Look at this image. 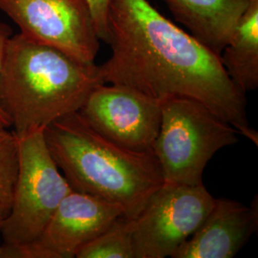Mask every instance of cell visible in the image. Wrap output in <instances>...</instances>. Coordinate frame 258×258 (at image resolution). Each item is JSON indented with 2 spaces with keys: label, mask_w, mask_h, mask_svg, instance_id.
<instances>
[{
  "label": "cell",
  "mask_w": 258,
  "mask_h": 258,
  "mask_svg": "<svg viewBox=\"0 0 258 258\" xmlns=\"http://www.w3.org/2000/svg\"><path fill=\"white\" fill-rule=\"evenodd\" d=\"M105 42L112 55L99 66L102 83L130 87L159 101L196 100L257 146L246 94L231 81L220 56L148 0H111Z\"/></svg>",
  "instance_id": "obj_1"
},
{
  "label": "cell",
  "mask_w": 258,
  "mask_h": 258,
  "mask_svg": "<svg viewBox=\"0 0 258 258\" xmlns=\"http://www.w3.org/2000/svg\"><path fill=\"white\" fill-rule=\"evenodd\" d=\"M100 84L94 62L19 33L8 39L0 67V109L19 137L78 112Z\"/></svg>",
  "instance_id": "obj_2"
},
{
  "label": "cell",
  "mask_w": 258,
  "mask_h": 258,
  "mask_svg": "<svg viewBox=\"0 0 258 258\" xmlns=\"http://www.w3.org/2000/svg\"><path fill=\"white\" fill-rule=\"evenodd\" d=\"M43 134L72 189L119 205L126 218L135 219L164 184L153 152L121 148L92 128L79 112L54 120Z\"/></svg>",
  "instance_id": "obj_3"
},
{
  "label": "cell",
  "mask_w": 258,
  "mask_h": 258,
  "mask_svg": "<svg viewBox=\"0 0 258 258\" xmlns=\"http://www.w3.org/2000/svg\"><path fill=\"white\" fill-rule=\"evenodd\" d=\"M238 131L202 102L184 97L161 101L153 153L164 184H202L205 167L222 148L238 142Z\"/></svg>",
  "instance_id": "obj_4"
},
{
  "label": "cell",
  "mask_w": 258,
  "mask_h": 258,
  "mask_svg": "<svg viewBox=\"0 0 258 258\" xmlns=\"http://www.w3.org/2000/svg\"><path fill=\"white\" fill-rule=\"evenodd\" d=\"M44 128L18 138V173L9 213L3 222L4 247L36 239L62 199L73 189L47 147Z\"/></svg>",
  "instance_id": "obj_5"
},
{
  "label": "cell",
  "mask_w": 258,
  "mask_h": 258,
  "mask_svg": "<svg viewBox=\"0 0 258 258\" xmlns=\"http://www.w3.org/2000/svg\"><path fill=\"white\" fill-rule=\"evenodd\" d=\"M214 201L203 183L162 184L134 219L135 258L172 257L203 224Z\"/></svg>",
  "instance_id": "obj_6"
},
{
  "label": "cell",
  "mask_w": 258,
  "mask_h": 258,
  "mask_svg": "<svg viewBox=\"0 0 258 258\" xmlns=\"http://www.w3.org/2000/svg\"><path fill=\"white\" fill-rule=\"evenodd\" d=\"M0 10L24 37L94 62L100 38L86 0H0Z\"/></svg>",
  "instance_id": "obj_7"
},
{
  "label": "cell",
  "mask_w": 258,
  "mask_h": 258,
  "mask_svg": "<svg viewBox=\"0 0 258 258\" xmlns=\"http://www.w3.org/2000/svg\"><path fill=\"white\" fill-rule=\"evenodd\" d=\"M120 216L123 210L119 205L72 190L36 239L19 247L1 246L0 258L76 257Z\"/></svg>",
  "instance_id": "obj_8"
},
{
  "label": "cell",
  "mask_w": 258,
  "mask_h": 258,
  "mask_svg": "<svg viewBox=\"0 0 258 258\" xmlns=\"http://www.w3.org/2000/svg\"><path fill=\"white\" fill-rule=\"evenodd\" d=\"M104 138L136 152H153L161 123V101L137 90L100 84L78 111Z\"/></svg>",
  "instance_id": "obj_9"
},
{
  "label": "cell",
  "mask_w": 258,
  "mask_h": 258,
  "mask_svg": "<svg viewBox=\"0 0 258 258\" xmlns=\"http://www.w3.org/2000/svg\"><path fill=\"white\" fill-rule=\"evenodd\" d=\"M257 199L249 207L227 198L215 199L203 224L172 258H232L256 232Z\"/></svg>",
  "instance_id": "obj_10"
},
{
  "label": "cell",
  "mask_w": 258,
  "mask_h": 258,
  "mask_svg": "<svg viewBox=\"0 0 258 258\" xmlns=\"http://www.w3.org/2000/svg\"><path fill=\"white\" fill-rule=\"evenodd\" d=\"M176 21L214 54L221 55L249 0H164Z\"/></svg>",
  "instance_id": "obj_11"
},
{
  "label": "cell",
  "mask_w": 258,
  "mask_h": 258,
  "mask_svg": "<svg viewBox=\"0 0 258 258\" xmlns=\"http://www.w3.org/2000/svg\"><path fill=\"white\" fill-rule=\"evenodd\" d=\"M220 59L231 81L242 92L246 94L257 88L258 0H249Z\"/></svg>",
  "instance_id": "obj_12"
},
{
  "label": "cell",
  "mask_w": 258,
  "mask_h": 258,
  "mask_svg": "<svg viewBox=\"0 0 258 258\" xmlns=\"http://www.w3.org/2000/svg\"><path fill=\"white\" fill-rule=\"evenodd\" d=\"M134 219L120 216L95 239L85 245L77 258H135Z\"/></svg>",
  "instance_id": "obj_13"
},
{
  "label": "cell",
  "mask_w": 258,
  "mask_h": 258,
  "mask_svg": "<svg viewBox=\"0 0 258 258\" xmlns=\"http://www.w3.org/2000/svg\"><path fill=\"white\" fill-rule=\"evenodd\" d=\"M18 173V138L0 123V204L11 208Z\"/></svg>",
  "instance_id": "obj_14"
},
{
  "label": "cell",
  "mask_w": 258,
  "mask_h": 258,
  "mask_svg": "<svg viewBox=\"0 0 258 258\" xmlns=\"http://www.w3.org/2000/svg\"><path fill=\"white\" fill-rule=\"evenodd\" d=\"M92 14L93 20L100 39L107 38V15L111 0H86Z\"/></svg>",
  "instance_id": "obj_15"
},
{
  "label": "cell",
  "mask_w": 258,
  "mask_h": 258,
  "mask_svg": "<svg viewBox=\"0 0 258 258\" xmlns=\"http://www.w3.org/2000/svg\"><path fill=\"white\" fill-rule=\"evenodd\" d=\"M11 36H12V33H11V29L9 26L6 24L0 23V67L2 64V60H3V56H4L8 39ZM0 123H2L3 125L10 128L9 121L7 120L1 109H0Z\"/></svg>",
  "instance_id": "obj_16"
},
{
  "label": "cell",
  "mask_w": 258,
  "mask_h": 258,
  "mask_svg": "<svg viewBox=\"0 0 258 258\" xmlns=\"http://www.w3.org/2000/svg\"><path fill=\"white\" fill-rule=\"evenodd\" d=\"M10 208L3 205V204H0V231L2 229V225H3V222L5 220L6 216L8 215L9 213ZM0 253H1V245H0Z\"/></svg>",
  "instance_id": "obj_17"
}]
</instances>
